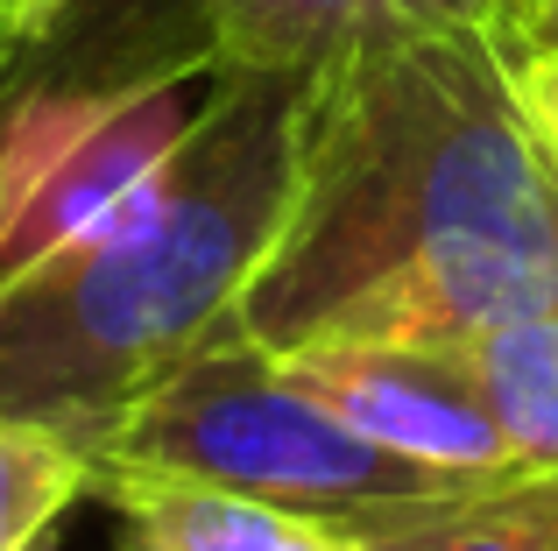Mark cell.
I'll list each match as a JSON object with an SVG mask.
<instances>
[{"mask_svg": "<svg viewBox=\"0 0 558 551\" xmlns=\"http://www.w3.org/2000/svg\"><path fill=\"white\" fill-rule=\"evenodd\" d=\"M509 36H389L318 71L241 340L276 360L474 346L558 311V177L509 93Z\"/></svg>", "mask_w": 558, "mask_h": 551, "instance_id": "obj_1", "label": "cell"}, {"mask_svg": "<svg viewBox=\"0 0 558 551\" xmlns=\"http://www.w3.org/2000/svg\"><path fill=\"white\" fill-rule=\"evenodd\" d=\"M312 78L219 64L184 149L0 290V417L78 445L227 340L290 206Z\"/></svg>", "mask_w": 558, "mask_h": 551, "instance_id": "obj_2", "label": "cell"}, {"mask_svg": "<svg viewBox=\"0 0 558 551\" xmlns=\"http://www.w3.org/2000/svg\"><path fill=\"white\" fill-rule=\"evenodd\" d=\"M36 50L0 93V290L128 206L219 78L191 0H71Z\"/></svg>", "mask_w": 558, "mask_h": 551, "instance_id": "obj_3", "label": "cell"}, {"mask_svg": "<svg viewBox=\"0 0 558 551\" xmlns=\"http://www.w3.org/2000/svg\"><path fill=\"white\" fill-rule=\"evenodd\" d=\"M78 453L93 481L99 474L198 481L298 516H326V524H347L354 538H368L410 510L495 488L474 474H438L381 453L375 439H361L347 417H332L283 360L262 354L241 332L213 340L156 389H142L121 417L85 431Z\"/></svg>", "mask_w": 558, "mask_h": 551, "instance_id": "obj_4", "label": "cell"}, {"mask_svg": "<svg viewBox=\"0 0 558 551\" xmlns=\"http://www.w3.org/2000/svg\"><path fill=\"white\" fill-rule=\"evenodd\" d=\"M283 368L396 460L474 481L523 474L460 346H312Z\"/></svg>", "mask_w": 558, "mask_h": 551, "instance_id": "obj_5", "label": "cell"}, {"mask_svg": "<svg viewBox=\"0 0 558 551\" xmlns=\"http://www.w3.org/2000/svg\"><path fill=\"white\" fill-rule=\"evenodd\" d=\"M219 64L318 78L326 64L389 36L517 28V0H191Z\"/></svg>", "mask_w": 558, "mask_h": 551, "instance_id": "obj_6", "label": "cell"}, {"mask_svg": "<svg viewBox=\"0 0 558 551\" xmlns=\"http://www.w3.org/2000/svg\"><path fill=\"white\" fill-rule=\"evenodd\" d=\"M99 502L128 524V551H361L347 524L298 516L276 502H247L198 481H156V474H99Z\"/></svg>", "mask_w": 558, "mask_h": 551, "instance_id": "obj_7", "label": "cell"}, {"mask_svg": "<svg viewBox=\"0 0 558 551\" xmlns=\"http://www.w3.org/2000/svg\"><path fill=\"white\" fill-rule=\"evenodd\" d=\"M523 474H558V311L517 318L460 346Z\"/></svg>", "mask_w": 558, "mask_h": 551, "instance_id": "obj_8", "label": "cell"}, {"mask_svg": "<svg viewBox=\"0 0 558 551\" xmlns=\"http://www.w3.org/2000/svg\"><path fill=\"white\" fill-rule=\"evenodd\" d=\"M361 551H558V474H509L361 538Z\"/></svg>", "mask_w": 558, "mask_h": 551, "instance_id": "obj_9", "label": "cell"}, {"mask_svg": "<svg viewBox=\"0 0 558 551\" xmlns=\"http://www.w3.org/2000/svg\"><path fill=\"white\" fill-rule=\"evenodd\" d=\"M85 495H93V467L78 445L0 417V551H43Z\"/></svg>", "mask_w": 558, "mask_h": 551, "instance_id": "obj_10", "label": "cell"}, {"mask_svg": "<svg viewBox=\"0 0 558 551\" xmlns=\"http://www.w3.org/2000/svg\"><path fill=\"white\" fill-rule=\"evenodd\" d=\"M509 93H517V113L531 127L537 156L558 177V42L537 36H509Z\"/></svg>", "mask_w": 558, "mask_h": 551, "instance_id": "obj_11", "label": "cell"}, {"mask_svg": "<svg viewBox=\"0 0 558 551\" xmlns=\"http://www.w3.org/2000/svg\"><path fill=\"white\" fill-rule=\"evenodd\" d=\"M64 8H71V0H8V36H14V42L50 36V28L64 22Z\"/></svg>", "mask_w": 558, "mask_h": 551, "instance_id": "obj_12", "label": "cell"}, {"mask_svg": "<svg viewBox=\"0 0 558 551\" xmlns=\"http://www.w3.org/2000/svg\"><path fill=\"white\" fill-rule=\"evenodd\" d=\"M517 36L558 42V0H517Z\"/></svg>", "mask_w": 558, "mask_h": 551, "instance_id": "obj_13", "label": "cell"}, {"mask_svg": "<svg viewBox=\"0 0 558 551\" xmlns=\"http://www.w3.org/2000/svg\"><path fill=\"white\" fill-rule=\"evenodd\" d=\"M0 36H8V0H0Z\"/></svg>", "mask_w": 558, "mask_h": 551, "instance_id": "obj_14", "label": "cell"}]
</instances>
